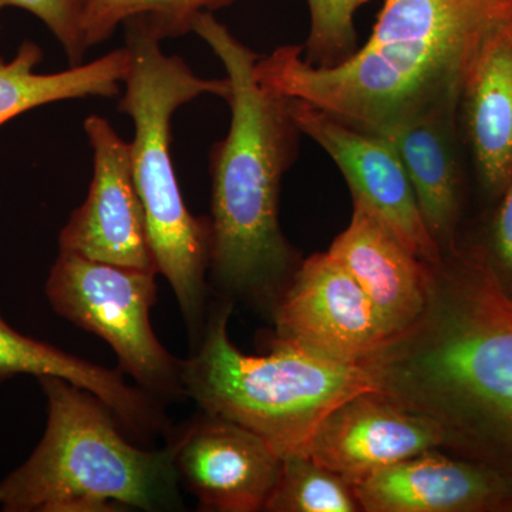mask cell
I'll return each instance as SVG.
<instances>
[{
  "label": "cell",
  "mask_w": 512,
  "mask_h": 512,
  "mask_svg": "<svg viewBox=\"0 0 512 512\" xmlns=\"http://www.w3.org/2000/svg\"><path fill=\"white\" fill-rule=\"evenodd\" d=\"M360 365L379 392L436 421L443 448L512 490V296L478 245L431 265L424 311Z\"/></svg>",
  "instance_id": "1"
},
{
  "label": "cell",
  "mask_w": 512,
  "mask_h": 512,
  "mask_svg": "<svg viewBox=\"0 0 512 512\" xmlns=\"http://www.w3.org/2000/svg\"><path fill=\"white\" fill-rule=\"evenodd\" d=\"M512 16V0H384L369 39L333 66L306 62L302 46L259 57L265 89L377 133L424 116H457L461 86L488 30Z\"/></svg>",
  "instance_id": "2"
},
{
  "label": "cell",
  "mask_w": 512,
  "mask_h": 512,
  "mask_svg": "<svg viewBox=\"0 0 512 512\" xmlns=\"http://www.w3.org/2000/svg\"><path fill=\"white\" fill-rule=\"evenodd\" d=\"M192 32L221 60L229 83L231 126L211 148V278L227 295L274 309L301 264L279 225V192L302 133L286 97L256 80L254 50L212 12L201 13Z\"/></svg>",
  "instance_id": "3"
},
{
  "label": "cell",
  "mask_w": 512,
  "mask_h": 512,
  "mask_svg": "<svg viewBox=\"0 0 512 512\" xmlns=\"http://www.w3.org/2000/svg\"><path fill=\"white\" fill-rule=\"evenodd\" d=\"M37 380L47 399L45 434L28 460L0 481V510H183L170 446H134L99 397L60 377Z\"/></svg>",
  "instance_id": "4"
},
{
  "label": "cell",
  "mask_w": 512,
  "mask_h": 512,
  "mask_svg": "<svg viewBox=\"0 0 512 512\" xmlns=\"http://www.w3.org/2000/svg\"><path fill=\"white\" fill-rule=\"evenodd\" d=\"M131 66L119 111L134 124L131 168L146 217L157 272L167 279L187 323L192 346L204 329L210 271L211 220L195 217L185 205L171 160L173 117L202 94L227 99L224 79H202L183 57L167 56L160 39L140 19L126 23Z\"/></svg>",
  "instance_id": "5"
},
{
  "label": "cell",
  "mask_w": 512,
  "mask_h": 512,
  "mask_svg": "<svg viewBox=\"0 0 512 512\" xmlns=\"http://www.w3.org/2000/svg\"><path fill=\"white\" fill-rule=\"evenodd\" d=\"M232 302L211 313L183 360L185 396L202 412L268 441L282 458L303 454L319 424L350 397L377 390L362 365L332 362L276 338L268 355H245L231 342Z\"/></svg>",
  "instance_id": "6"
},
{
  "label": "cell",
  "mask_w": 512,
  "mask_h": 512,
  "mask_svg": "<svg viewBox=\"0 0 512 512\" xmlns=\"http://www.w3.org/2000/svg\"><path fill=\"white\" fill-rule=\"evenodd\" d=\"M156 276L60 251L45 292L57 315L109 343L138 387L157 400H173L185 396L183 360L161 345L151 326Z\"/></svg>",
  "instance_id": "7"
},
{
  "label": "cell",
  "mask_w": 512,
  "mask_h": 512,
  "mask_svg": "<svg viewBox=\"0 0 512 512\" xmlns=\"http://www.w3.org/2000/svg\"><path fill=\"white\" fill-rule=\"evenodd\" d=\"M276 338L332 362L360 365L389 339L365 291L329 252L298 265L274 306Z\"/></svg>",
  "instance_id": "8"
},
{
  "label": "cell",
  "mask_w": 512,
  "mask_h": 512,
  "mask_svg": "<svg viewBox=\"0 0 512 512\" xmlns=\"http://www.w3.org/2000/svg\"><path fill=\"white\" fill-rule=\"evenodd\" d=\"M289 116L338 165L352 198L362 201L421 261L439 265L443 252L421 215L409 177L393 148L375 134L319 107L286 97Z\"/></svg>",
  "instance_id": "9"
},
{
  "label": "cell",
  "mask_w": 512,
  "mask_h": 512,
  "mask_svg": "<svg viewBox=\"0 0 512 512\" xmlns=\"http://www.w3.org/2000/svg\"><path fill=\"white\" fill-rule=\"evenodd\" d=\"M84 131L93 150V180L86 201L60 232V251L157 272L134 184L130 143L96 114L84 121Z\"/></svg>",
  "instance_id": "10"
},
{
  "label": "cell",
  "mask_w": 512,
  "mask_h": 512,
  "mask_svg": "<svg viewBox=\"0 0 512 512\" xmlns=\"http://www.w3.org/2000/svg\"><path fill=\"white\" fill-rule=\"evenodd\" d=\"M168 446L180 483L197 497L201 510L265 511L282 457L254 431L202 412Z\"/></svg>",
  "instance_id": "11"
},
{
  "label": "cell",
  "mask_w": 512,
  "mask_h": 512,
  "mask_svg": "<svg viewBox=\"0 0 512 512\" xmlns=\"http://www.w3.org/2000/svg\"><path fill=\"white\" fill-rule=\"evenodd\" d=\"M439 424L379 390L350 397L319 424L306 456L355 485L382 468L443 448Z\"/></svg>",
  "instance_id": "12"
},
{
  "label": "cell",
  "mask_w": 512,
  "mask_h": 512,
  "mask_svg": "<svg viewBox=\"0 0 512 512\" xmlns=\"http://www.w3.org/2000/svg\"><path fill=\"white\" fill-rule=\"evenodd\" d=\"M439 450L406 458L353 485L362 511H512V490L503 478L480 464Z\"/></svg>",
  "instance_id": "13"
},
{
  "label": "cell",
  "mask_w": 512,
  "mask_h": 512,
  "mask_svg": "<svg viewBox=\"0 0 512 512\" xmlns=\"http://www.w3.org/2000/svg\"><path fill=\"white\" fill-rule=\"evenodd\" d=\"M352 200L349 225L328 252L365 291L392 338L426 308L431 265L417 258L367 205Z\"/></svg>",
  "instance_id": "14"
},
{
  "label": "cell",
  "mask_w": 512,
  "mask_h": 512,
  "mask_svg": "<svg viewBox=\"0 0 512 512\" xmlns=\"http://www.w3.org/2000/svg\"><path fill=\"white\" fill-rule=\"evenodd\" d=\"M458 110L480 183L498 200L512 181V16L478 45Z\"/></svg>",
  "instance_id": "15"
},
{
  "label": "cell",
  "mask_w": 512,
  "mask_h": 512,
  "mask_svg": "<svg viewBox=\"0 0 512 512\" xmlns=\"http://www.w3.org/2000/svg\"><path fill=\"white\" fill-rule=\"evenodd\" d=\"M456 120L454 114L430 113L372 133L399 157L423 220L443 254L458 245L463 205V174L454 140Z\"/></svg>",
  "instance_id": "16"
},
{
  "label": "cell",
  "mask_w": 512,
  "mask_h": 512,
  "mask_svg": "<svg viewBox=\"0 0 512 512\" xmlns=\"http://www.w3.org/2000/svg\"><path fill=\"white\" fill-rule=\"evenodd\" d=\"M42 59V49L29 40L22 43L10 62L0 56V127L26 111L56 101L113 99L119 96L120 83L131 66L126 46L59 73H36Z\"/></svg>",
  "instance_id": "17"
},
{
  "label": "cell",
  "mask_w": 512,
  "mask_h": 512,
  "mask_svg": "<svg viewBox=\"0 0 512 512\" xmlns=\"http://www.w3.org/2000/svg\"><path fill=\"white\" fill-rule=\"evenodd\" d=\"M18 375L55 376L76 384L99 397L127 429L140 427L153 413L150 394L128 384L123 370L94 365L29 338L13 329L0 313V383Z\"/></svg>",
  "instance_id": "18"
},
{
  "label": "cell",
  "mask_w": 512,
  "mask_h": 512,
  "mask_svg": "<svg viewBox=\"0 0 512 512\" xmlns=\"http://www.w3.org/2000/svg\"><path fill=\"white\" fill-rule=\"evenodd\" d=\"M235 0H87L84 36L89 49L107 42L128 20L140 19L161 40L192 32L204 12L227 8Z\"/></svg>",
  "instance_id": "19"
},
{
  "label": "cell",
  "mask_w": 512,
  "mask_h": 512,
  "mask_svg": "<svg viewBox=\"0 0 512 512\" xmlns=\"http://www.w3.org/2000/svg\"><path fill=\"white\" fill-rule=\"evenodd\" d=\"M269 512L362 511L352 485L320 466L306 454L282 458L274 491L266 503Z\"/></svg>",
  "instance_id": "20"
},
{
  "label": "cell",
  "mask_w": 512,
  "mask_h": 512,
  "mask_svg": "<svg viewBox=\"0 0 512 512\" xmlns=\"http://www.w3.org/2000/svg\"><path fill=\"white\" fill-rule=\"evenodd\" d=\"M309 9L308 37L302 56L313 66H333L359 49L355 9L349 0H305Z\"/></svg>",
  "instance_id": "21"
},
{
  "label": "cell",
  "mask_w": 512,
  "mask_h": 512,
  "mask_svg": "<svg viewBox=\"0 0 512 512\" xmlns=\"http://www.w3.org/2000/svg\"><path fill=\"white\" fill-rule=\"evenodd\" d=\"M6 8L26 10L42 20L62 45L70 67L83 64L89 50L83 28L87 0H0V13Z\"/></svg>",
  "instance_id": "22"
},
{
  "label": "cell",
  "mask_w": 512,
  "mask_h": 512,
  "mask_svg": "<svg viewBox=\"0 0 512 512\" xmlns=\"http://www.w3.org/2000/svg\"><path fill=\"white\" fill-rule=\"evenodd\" d=\"M498 200L487 235L478 248L498 284L512 296V181Z\"/></svg>",
  "instance_id": "23"
},
{
  "label": "cell",
  "mask_w": 512,
  "mask_h": 512,
  "mask_svg": "<svg viewBox=\"0 0 512 512\" xmlns=\"http://www.w3.org/2000/svg\"><path fill=\"white\" fill-rule=\"evenodd\" d=\"M350 6H352L353 9H355V12L357 9L362 8L363 5H366V3H369L370 0H349Z\"/></svg>",
  "instance_id": "24"
}]
</instances>
